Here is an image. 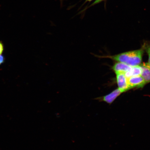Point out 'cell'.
<instances>
[{"label": "cell", "instance_id": "1", "mask_svg": "<svg viewBox=\"0 0 150 150\" xmlns=\"http://www.w3.org/2000/svg\"><path fill=\"white\" fill-rule=\"evenodd\" d=\"M143 54V50L141 49L123 52L113 56L94 55L99 58H110L113 60L125 63L131 67H134L141 64Z\"/></svg>", "mask_w": 150, "mask_h": 150}, {"label": "cell", "instance_id": "2", "mask_svg": "<svg viewBox=\"0 0 150 150\" xmlns=\"http://www.w3.org/2000/svg\"><path fill=\"white\" fill-rule=\"evenodd\" d=\"M123 93V92L122 91L118 88L108 95L104 96L96 97L94 99L98 100L99 102H104L110 105Z\"/></svg>", "mask_w": 150, "mask_h": 150}, {"label": "cell", "instance_id": "3", "mask_svg": "<svg viewBox=\"0 0 150 150\" xmlns=\"http://www.w3.org/2000/svg\"><path fill=\"white\" fill-rule=\"evenodd\" d=\"M117 76V81L118 88L123 92H126L130 89L127 78L125 76V74L122 73H115Z\"/></svg>", "mask_w": 150, "mask_h": 150}, {"label": "cell", "instance_id": "4", "mask_svg": "<svg viewBox=\"0 0 150 150\" xmlns=\"http://www.w3.org/2000/svg\"><path fill=\"white\" fill-rule=\"evenodd\" d=\"M127 82L130 89L143 87L146 83L141 76L131 77L127 78Z\"/></svg>", "mask_w": 150, "mask_h": 150}, {"label": "cell", "instance_id": "5", "mask_svg": "<svg viewBox=\"0 0 150 150\" xmlns=\"http://www.w3.org/2000/svg\"><path fill=\"white\" fill-rule=\"evenodd\" d=\"M132 67L125 63L119 62L116 63L112 67V69L115 73H125L131 70Z\"/></svg>", "mask_w": 150, "mask_h": 150}, {"label": "cell", "instance_id": "6", "mask_svg": "<svg viewBox=\"0 0 150 150\" xmlns=\"http://www.w3.org/2000/svg\"><path fill=\"white\" fill-rule=\"evenodd\" d=\"M142 69L141 76L144 79L146 83L150 82V65L148 63H144L140 65Z\"/></svg>", "mask_w": 150, "mask_h": 150}, {"label": "cell", "instance_id": "7", "mask_svg": "<svg viewBox=\"0 0 150 150\" xmlns=\"http://www.w3.org/2000/svg\"><path fill=\"white\" fill-rule=\"evenodd\" d=\"M142 72V69L140 65L132 67L130 70L125 73V75L127 78L131 77L140 76Z\"/></svg>", "mask_w": 150, "mask_h": 150}, {"label": "cell", "instance_id": "8", "mask_svg": "<svg viewBox=\"0 0 150 150\" xmlns=\"http://www.w3.org/2000/svg\"><path fill=\"white\" fill-rule=\"evenodd\" d=\"M4 50V47L3 43L0 42V55H1L2 54Z\"/></svg>", "mask_w": 150, "mask_h": 150}, {"label": "cell", "instance_id": "9", "mask_svg": "<svg viewBox=\"0 0 150 150\" xmlns=\"http://www.w3.org/2000/svg\"><path fill=\"white\" fill-rule=\"evenodd\" d=\"M5 59L4 56L0 55V65L3 64L4 63Z\"/></svg>", "mask_w": 150, "mask_h": 150}, {"label": "cell", "instance_id": "10", "mask_svg": "<svg viewBox=\"0 0 150 150\" xmlns=\"http://www.w3.org/2000/svg\"><path fill=\"white\" fill-rule=\"evenodd\" d=\"M147 53L148 55H149V62H148V63L150 65V50L149 48L147 50Z\"/></svg>", "mask_w": 150, "mask_h": 150}, {"label": "cell", "instance_id": "11", "mask_svg": "<svg viewBox=\"0 0 150 150\" xmlns=\"http://www.w3.org/2000/svg\"><path fill=\"white\" fill-rule=\"evenodd\" d=\"M103 1H104V0H96V1H95V2L93 3V4H96L98 3Z\"/></svg>", "mask_w": 150, "mask_h": 150}, {"label": "cell", "instance_id": "12", "mask_svg": "<svg viewBox=\"0 0 150 150\" xmlns=\"http://www.w3.org/2000/svg\"><path fill=\"white\" fill-rule=\"evenodd\" d=\"M93 1V0H86V1H89V2H90V1Z\"/></svg>", "mask_w": 150, "mask_h": 150}, {"label": "cell", "instance_id": "13", "mask_svg": "<svg viewBox=\"0 0 150 150\" xmlns=\"http://www.w3.org/2000/svg\"><path fill=\"white\" fill-rule=\"evenodd\" d=\"M149 49L150 50V47L149 48Z\"/></svg>", "mask_w": 150, "mask_h": 150}]
</instances>
